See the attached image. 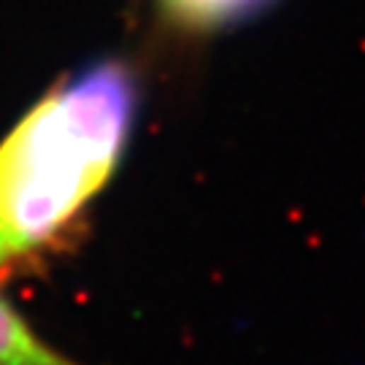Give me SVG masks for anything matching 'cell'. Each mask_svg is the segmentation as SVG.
I'll use <instances>...</instances> for the list:
<instances>
[{
	"instance_id": "6da1fadb",
	"label": "cell",
	"mask_w": 365,
	"mask_h": 365,
	"mask_svg": "<svg viewBox=\"0 0 365 365\" xmlns=\"http://www.w3.org/2000/svg\"><path fill=\"white\" fill-rule=\"evenodd\" d=\"M138 106L133 68L106 57L57 81L0 141V274L49 249L106 190Z\"/></svg>"
},
{
	"instance_id": "3957f363",
	"label": "cell",
	"mask_w": 365,
	"mask_h": 365,
	"mask_svg": "<svg viewBox=\"0 0 365 365\" xmlns=\"http://www.w3.org/2000/svg\"><path fill=\"white\" fill-rule=\"evenodd\" d=\"M271 0H157L160 11L184 30H219L257 14Z\"/></svg>"
},
{
	"instance_id": "7a4b0ae2",
	"label": "cell",
	"mask_w": 365,
	"mask_h": 365,
	"mask_svg": "<svg viewBox=\"0 0 365 365\" xmlns=\"http://www.w3.org/2000/svg\"><path fill=\"white\" fill-rule=\"evenodd\" d=\"M0 365H79L33 330L28 320L0 295Z\"/></svg>"
}]
</instances>
